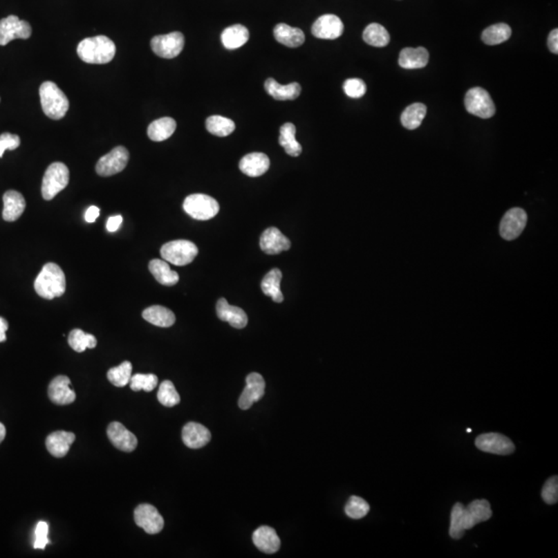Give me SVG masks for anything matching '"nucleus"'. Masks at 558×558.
Masks as SVG:
<instances>
[{
  "label": "nucleus",
  "instance_id": "ea45409f",
  "mask_svg": "<svg viewBox=\"0 0 558 558\" xmlns=\"http://www.w3.org/2000/svg\"><path fill=\"white\" fill-rule=\"evenodd\" d=\"M131 371H133V365L129 361H124L119 366L111 369L106 373V378H108L109 382L115 387L122 388L131 382Z\"/></svg>",
  "mask_w": 558,
  "mask_h": 558
},
{
  "label": "nucleus",
  "instance_id": "72a5a7b5",
  "mask_svg": "<svg viewBox=\"0 0 558 558\" xmlns=\"http://www.w3.org/2000/svg\"><path fill=\"white\" fill-rule=\"evenodd\" d=\"M282 279V273L279 269H272L267 273L266 277L262 280L261 288L266 296L271 297L272 300L277 303H281L283 301V295L280 290V282Z\"/></svg>",
  "mask_w": 558,
  "mask_h": 558
},
{
  "label": "nucleus",
  "instance_id": "20e7f679",
  "mask_svg": "<svg viewBox=\"0 0 558 558\" xmlns=\"http://www.w3.org/2000/svg\"><path fill=\"white\" fill-rule=\"evenodd\" d=\"M70 181V171L62 162H53L44 175L41 183V194L46 201H51L62 190H64Z\"/></svg>",
  "mask_w": 558,
  "mask_h": 558
},
{
  "label": "nucleus",
  "instance_id": "3c124183",
  "mask_svg": "<svg viewBox=\"0 0 558 558\" xmlns=\"http://www.w3.org/2000/svg\"><path fill=\"white\" fill-rule=\"evenodd\" d=\"M548 48L552 53H558V30L557 28L553 29L549 35Z\"/></svg>",
  "mask_w": 558,
  "mask_h": 558
},
{
  "label": "nucleus",
  "instance_id": "4be33fe9",
  "mask_svg": "<svg viewBox=\"0 0 558 558\" xmlns=\"http://www.w3.org/2000/svg\"><path fill=\"white\" fill-rule=\"evenodd\" d=\"M270 167V160L266 154L261 152L246 154L239 162V168L243 174L250 177H259L264 175Z\"/></svg>",
  "mask_w": 558,
  "mask_h": 558
},
{
  "label": "nucleus",
  "instance_id": "473e14b6",
  "mask_svg": "<svg viewBox=\"0 0 558 558\" xmlns=\"http://www.w3.org/2000/svg\"><path fill=\"white\" fill-rule=\"evenodd\" d=\"M149 271L154 275V279L158 280L160 284L166 286H175L179 281L178 273L170 268L168 262L165 260L150 261Z\"/></svg>",
  "mask_w": 558,
  "mask_h": 558
},
{
  "label": "nucleus",
  "instance_id": "c9c22d12",
  "mask_svg": "<svg viewBox=\"0 0 558 558\" xmlns=\"http://www.w3.org/2000/svg\"><path fill=\"white\" fill-rule=\"evenodd\" d=\"M511 35V27L505 23H499V24L489 26L483 31L482 41L488 46L499 45V44L507 41Z\"/></svg>",
  "mask_w": 558,
  "mask_h": 558
},
{
  "label": "nucleus",
  "instance_id": "cd10ccee",
  "mask_svg": "<svg viewBox=\"0 0 558 558\" xmlns=\"http://www.w3.org/2000/svg\"><path fill=\"white\" fill-rule=\"evenodd\" d=\"M265 89L269 95L277 100H294L298 98L301 93V85L299 83L281 85L273 78L267 79Z\"/></svg>",
  "mask_w": 558,
  "mask_h": 558
},
{
  "label": "nucleus",
  "instance_id": "603ef678",
  "mask_svg": "<svg viewBox=\"0 0 558 558\" xmlns=\"http://www.w3.org/2000/svg\"><path fill=\"white\" fill-rule=\"evenodd\" d=\"M98 216H100V208L96 206H91L85 213V221L87 223H94Z\"/></svg>",
  "mask_w": 558,
  "mask_h": 558
},
{
  "label": "nucleus",
  "instance_id": "6e6d98bb",
  "mask_svg": "<svg viewBox=\"0 0 558 558\" xmlns=\"http://www.w3.org/2000/svg\"><path fill=\"white\" fill-rule=\"evenodd\" d=\"M467 432H468V434H469V432H472V429H470V428H468Z\"/></svg>",
  "mask_w": 558,
  "mask_h": 558
},
{
  "label": "nucleus",
  "instance_id": "de8ad7c7",
  "mask_svg": "<svg viewBox=\"0 0 558 558\" xmlns=\"http://www.w3.org/2000/svg\"><path fill=\"white\" fill-rule=\"evenodd\" d=\"M20 138L14 133H3L0 135V158L6 150H15L20 146Z\"/></svg>",
  "mask_w": 558,
  "mask_h": 558
},
{
  "label": "nucleus",
  "instance_id": "9b49d317",
  "mask_svg": "<svg viewBox=\"0 0 558 558\" xmlns=\"http://www.w3.org/2000/svg\"><path fill=\"white\" fill-rule=\"evenodd\" d=\"M476 448L483 452L495 455H510L515 451V445L507 436L501 434H484L476 438Z\"/></svg>",
  "mask_w": 558,
  "mask_h": 558
},
{
  "label": "nucleus",
  "instance_id": "b1692460",
  "mask_svg": "<svg viewBox=\"0 0 558 558\" xmlns=\"http://www.w3.org/2000/svg\"><path fill=\"white\" fill-rule=\"evenodd\" d=\"M75 440L76 436L74 434L60 430L48 436L46 438V447L52 456L62 458L68 454Z\"/></svg>",
  "mask_w": 558,
  "mask_h": 558
},
{
  "label": "nucleus",
  "instance_id": "5701e85b",
  "mask_svg": "<svg viewBox=\"0 0 558 558\" xmlns=\"http://www.w3.org/2000/svg\"><path fill=\"white\" fill-rule=\"evenodd\" d=\"M254 546L267 555L277 553L280 548V539L275 528L270 526H261L252 534Z\"/></svg>",
  "mask_w": 558,
  "mask_h": 558
},
{
  "label": "nucleus",
  "instance_id": "f3484780",
  "mask_svg": "<svg viewBox=\"0 0 558 558\" xmlns=\"http://www.w3.org/2000/svg\"><path fill=\"white\" fill-rule=\"evenodd\" d=\"M71 380L66 375H58L48 387L50 400L57 405L71 404L76 400V393L71 389Z\"/></svg>",
  "mask_w": 558,
  "mask_h": 558
},
{
  "label": "nucleus",
  "instance_id": "37998d69",
  "mask_svg": "<svg viewBox=\"0 0 558 558\" xmlns=\"http://www.w3.org/2000/svg\"><path fill=\"white\" fill-rule=\"evenodd\" d=\"M158 384V378L156 374H141L138 373L131 376L129 386L135 392L144 390L145 392H151L156 388Z\"/></svg>",
  "mask_w": 558,
  "mask_h": 558
},
{
  "label": "nucleus",
  "instance_id": "49530a36",
  "mask_svg": "<svg viewBox=\"0 0 558 558\" xmlns=\"http://www.w3.org/2000/svg\"><path fill=\"white\" fill-rule=\"evenodd\" d=\"M542 499L548 505H555L558 501V478L557 476H551L542 489Z\"/></svg>",
  "mask_w": 558,
  "mask_h": 558
},
{
  "label": "nucleus",
  "instance_id": "79ce46f5",
  "mask_svg": "<svg viewBox=\"0 0 558 558\" xmlns=\"http://www.w3.org/2000/svg\"><path fill=\"white\" fill-rule=\"evenodd\" d=\"M158 399L165 407H173L180 402V395L171 380H164L158 389Z\"/></svg>",
  "mask_w": 558,
  "mask_h": 558
},
{
  "label": "nucleus",
  "instance_id": "2f4dec72",
  "mask_svg": "<svg viewBox=\"0 0 558 558\" xmlns=\"http://www.w3.org/2000/svg\"><path fill=\"white\" fill-rule=\"evenodd\" d=\"M279 142L288 156L297 158L302 152V146L296 140V127L292 123L286 122L280 127Z\"/></svg>",
  "mask_w": 558,
  "mask_h": 558
},
{
  "label": "nucleus",
  "instance_id": "8fccbe9b",
  "mask_svg": "<svg viewBox=\"0 0 558 558\" xmlns=\"http://www.w3.org/2000/svg\"><path fill=\"white\" fill-rule=\"evenodd\" d=\"M121 223H122V216H121V215H115V216L109 217L108 221H106V230H108L110 233L116 232L117 230L119 229V227H120Z\"/></svg>",
  "mask_w": 558,
  "mask_h": 558
},
{
  "label": "nucleus",
  "instance_id": "f257e3e1",
  "mask_svg": "<svg viewBox=\"0 0 558 558\" xmlns=\"http://www.w3.org/2000/svg\"><path fill=\"white\" fill-rule=\"evenodd\" d=\"M77 53L86 64H106L114 58L116 46L108 37L97 35L83 39L77 48Z\"/></svg>",
  "mask_w": 558,
  "mask_h": 558
},
{
  "label": "nucleus",
  "instance_id": "09e8293b",
  "mask_svg": "<svg viewBox=\"0 0 558 558\" xmlns=\"http://www.w3.org/2000/svg\"><path fill=\"white\" fill-rule=\"evenodd\" d=\"M48 532H49V526H48L47 522L41 521L37 523V528H35V549H45L46 546L49 544Z\"/></svg>",
  "mask_w": 558,
  "mask_h": 558
},
{
  "label": "nucleus",
  "instance_id": "c756f323",
  "mask_svg": "<svg viewBox=\"0 0 558 558\" xmlns=\"http://www.w3.org/2000/svg\"><path fill=\"white\" fill-rule=\"evenodd\" d=\"M250 39L248 29L243 25L236 24L227 27L221 33V41L225 49L235 50L245 45Z\"/></svg>",
  "mask_w": 558,
  "mask_h": 558
},
{
  "label": "nucleus",
  "instance_id": "0eeeda50",
  "mask_svg": "<svg viewBox=\"0 0 558 558\" xmlns=\"http://www.w3.org/2000/svg\"><path fill=\"white\" fill-rule=\"evenodd\" d=\"M465 106L469 114L482 119L494 116L496 110L490 94L481 87H474L466 93Z\"/></svg>",
  "mask_w": 558,
  "mask_h": 558
},
{
  "label": "nucleus",
  "instance_id": "a19ab883",
  "mask_svg": "<svg viewBox=\"0 0 558 558\" xmlns=\"http://www.w3.org/2000/svg\"><path fill=\"white\" fill-rule=\"evenodd\" d=\"M463 512H465V505L461 503H455L452 512H451V524L449 534H450L451 538L454 539V540H459V539L463 538L465 532Z\"/></svg>",
  "mask_w": 558,
  "mask_h": 558
},
{
  "label": "nucleus",
  "instance_id": "9d476101",
  "mask_svg": "<svg viewBox=\"0 0 558 558\" xmlns=\"http://www.w3.org/2000/svg\"><path fill=\"white\" fill-rule=\"evenodd\" d=\"M32 33L30 24L10 15L0 20V46H6L14 39H27Z\"/></svg>",
  "mask_w": 558,
  "mask_h": 558
},
{
  "label": "nucleus",
  "instance_id": "c85d7f7f",
  "mask_svg": "<svg viewBox=\"0 0 558 558\" xmlns=\"http://www.w3.org/2000/svg\"><path fill=\"white\" fill-rule=\"evenodd\" d=\"M143 317L148 323L158 327L169 328L172 327L176 321L174 313L167 307L160 305H154L148 307L143 311Z\"/></svg>",
  "mask_w": 558,
  "mask_h": 558
},
{
  "label": "nucleus",
  "instance_id": "aec40b11",
  "mask_svg": "<svg viewBox=\"0 0 558 558\" xmlns=\"http://www.w3.org/2000/svg\"><path fill=\"white\" fill-rule=\"evenodd\" d=\"M217 317L223 322H227L236 329H243L248 323V317L243 309L232 306L225 298H221L216 304Z\"/></svg>",
  "mask_w": 558,
  "mask_h": 558
},
{
  "label": "nucleus",
  "instance_id": "423d86ee",
  "mask_svg": "<svg viewBox=\"0 0 558 558\" xmlns=\"http://www.w3.org/2000/svg\"><path fill=\"white\" fill-rule=\"evenodd\" d=\"M183 209L196 221H208L216 216L219 205L212 196L203 194H190L183 203Z\"/></svg>",
  "mask_w": 558,
  "mask_h": 558
},
{
  "label": "nucleus",
  "instance_id": "a878e982",
  "mask_svg": "<svg viewBox=\"0 0 558 558\" xmlns=\"http://www.w3.org/2000/svg\"><path fill=\"white\" fill-rule=\"evenodd\" d=\"M429 53L423 47L405 48L399 55V66L405 70H418L427 66Z\"/></svg>",
  "mask_w": 558,
  "mask_h": 558
},
{
  "label": "nucleus",
  "instance_id": "412c9836",
  "mask_svg": "<svg viewBox=\"0 0 558 558\" xmlns=\"http://www.w3.org/2000/svg\"><path fill=\"white\" fill-rule=\"evenodd\" d=\"M183 440L188 448L200 449L210 442L211 434L202 424L189 422L183 427Z\"/></svg>",
  "mask_w": 558,
  "mask_h": 558
},
{
  "label": "nucleus",
  "instance_id": "e433bc0d",
  "mask_svg": "<svg viewBox=\"0 0 558 558\" xmlns=\"http://www.w3.org/2000/svg\"><path fill=\"white\" fill-rule=\"evenodd\" d=\"M363 39L372 47H386L390 43V35L382 25L371 23L364 29Z\"/></svg>",
  "mask_w": 558,
  "mask_h": 558
},
{
  "label": "nucleus",
  "instance_id": "f704fd0d",
  "mask_svg": "<svg viewBox=\"0 0 558 558\" xmlns=\"http://www.w3.org/2000/svg\"><path fill=\"white\" fill-rule=\"evenodd\" d=\"M427 113V106L421 102L409 104L402 114L401 123L407 129H416L422 124Z\"/></svg>",
  "mask_w": 558,
  "mask_h": 558
},
{
  "label": "nucleus",
  "instance_id": "2eb2a0df",
  "mask_svg": "<svg viewBox=\"0 0 558 558\" xmlns=\"http://www.w3.org/2000/svg\"><path fill=\"white\" fill-rule=\"evenodd\" d=\"M265 380L258 372H252L246 378V387L240 396L238 404L241 409H248L258 402L265 394Z\"/></svg>",
  "mask_w": 558,
  "mask_h": 558
},
{
  "label": "nucleus",
  "instance_id": "7c9ffc66",
  "mask_svg": "<svg viewBox=\"0 0 558 558\" xmlns=\"http://www.w3.org/2000/svg\"><path fill=\"white\" fill-rule=\"evenodd\" d=\"M176 121L170 117L154 120L148 127L147 133L150 140L154 142H162L172 137L173 133L176 131Z\"/></svg>",
  "mask_w": 558,
  "mask_h": 558
},
{
  "label": "nucleus",
  "instance_id": "dca6fc26",
  "mask_svg": "<svg viewBox=\"0 0 558 558\" xmlns=\"http://www.w3.org/2000/svg\"><path fill=\"white\" fill-rule=\"evenodd\" d=\"M110 442L116 447L118 450L123 452H133L138 446L137 436L131 434L129 429L124 427L119 422H112L106 429Z\"/></svg>",
  "mask_w": 558,
  "mask_h": 558
},
{
  "label": "nucleus",
  "instance_id": "58836bf2",
  "mask_svg": "<svg viewBox=\"0 0 558 558\" xmlns=\"http://www.w3.org/2000/svg\"><path fill=\"white\" fill-rule=\"evenodd\" d=\"M68 344L77 353H83L86 348H94L97 340L93 334L85 333L83 330L74 329L68 335Z\"/></svg>",
  "mask_w": 558,
  "mask_h": 558
},
{
  "label": "nucleus",
  "instance_id": "6e6552de",
  "mask_svg": "<svg viewBox=\"0 0 558 558\" xmlns=\"http://www.w3.org/2000/svg\"><path fill=\"white\" fill-rule=\"evenodd\" d=\"M185 35L178 31L156 35L151 39V49L156 55L166 59L177 57L185 48Z\"/></svg>",
  "mask_w": 558,
  "mask_h": 558
},
{
  "label": "nucleus",
  "instance_id": "a211bd4d",
  "mask_svg": "<svg viewBox=\"0 0 558 558\" xmlns=\"http://www.w3.org/2000/svg\"><path fill=\"white\" fill-rule=\"evenodd\" d=\"M261 250L267 254H279L290 248V241L277 227H269L261 236Z\"/></svg>",
  "mask_w": 558,
  "mask_h": 558
},
{
  "label": "nucleus",
  "instance_id": "f03ea898",
  "mask_svg": "<svg viewBox=\"0 0 558 558\" xmlns=\"http://www.w3.org/2000/svg\"><path fill=\"white\" fill-rule=\"evenodd\" d=\"M35 290L41 298L52 300L66 292V280L62 269L55 263H48L35 281Z\"/></svg>",
  "mask_w": 558,
  "mask_h": 558
},
{
  "label": "nucleus",
  "instance_id": "39448f33",
  "mask_svg": "<svg viewBox=\"0 0 558 558\" xmlns=\"http://www.w3.org/2000/svg\"><path fill=\"white\" fill-rule=\"evenodd\" d=\"M198 250L194 242L188 240H175L162 245V258L175 266L190 264L198 256Z\"/></svg>",
  "mask_w": 558,
  "mask_h": 558
},
{
  "label": "nucleus",
  "instance_id": "6ab92c4d",
  "mask_svg": "<svg viewBox=\"0 0 558 558\" xmlns=\"http://www.w3.org/2000/svg\"><path fill=\"white\" fill-rule=\"evenodd\" d=\"M463 517H465V530H470L481 522L487 521L492 517L490 503L486 499H476L472 501L467 507H465Z\"/></svg>",
  "mask_w": 558,
  "mask_h": 558
},
{
  "label": "nucleus",
  "instance_id": "393cba45",
  "mask_svg": "<svg viewBox=\"0 0 558 558\" xmlns=\"http://www.w3.org/2000/svg\"><path fill=\"white\" fill-rule=\"evenodd\" d=\"M3 211L2 217L6 221H16L26 208L24 196L16 190H8L3 194Z\"/></svg>",
  "mask_w": 558,
  "mask_h": 558
},
{
  "label": "nucleus",
  "instance_id": "4c0bfd02",
  "mask_svg": "<svg viewBox=\"0 0 558 558\" xmlns=\"http://www.w3.org/2000/svg\"><path fill=\"white\" fill-rule=\"evenodd\" d=\"M235 123L231 119L214 115L207 118L206 129L216 137H227L235 131Z\"/></svg>",
  "mask_w": 558,
  "mask_h": 558
},
{
  "label": "nucleus",
  "instance_id": "a18cd8bd",
  "mask_svg": "<svg viewBox=\"0 0 558 558\" xmlns=\"http://www.w3.org/2000/svg\"><path fill=\"white\" fill-rule=\"evenodd\" d=\"M366 84L358 78L348 79L344 82V91L348 97L360 98L366 93Z\"/></svg>",
  "mask_w": 558,
  "mask_h": 558
},
{
  "label": "nucleus",
  "instance_id": "864d4df0",
  "mask_svg": "<svg viewBox=\"0 0 558 558\" xmlns=\"http://www.w3.org/2000/svg\"><path fill=\"white\" fill-rule=\"evenodd\" d=\"M8 329V323L6 319L0 317V342H4L6 340V332Z\"/></svg>",
  "mask_w": 558,
  "mask_h": 558
},
{
  "label": "nucleus",
  "instance_id": "ddd939ff",
  "mask_svg": "<svg viewBox=\"0 0 558 558\" xmlns=\"http://www.w3.org/2000/svg\"><path fill=\"white\" fill-rule=\"evenodd\" d=\"M135 522L149 534H156L164 530V518L156 507L148 503H142L136 508Z\"/></svg>",
  "mask_w": 558,
  "mask_h": 558
},
{
  "label": "nucleus",
  "instance_id": "f8f14e48",
  "mask_svg": "<svg viewBox=\"0 0 558 558\" xmlns=\"http://www.w3.org/2000/svg\"><path fill=\"white\" fill-rule=\"evenodd\" d=\"M528 223V214L521 208H512L503 215L499 225V233L503 239L515 240L523 232Z\"/></svg>",
  "mask_w": 558,
  "mask_h": 558
},
{
  "label": "nucleus",
  "instance_id": "4468645a",
  "mask_svg": "<svg viewBox=\"0 0 558 558\" xmlns=\"http://www.w3.org/2000/svg\"><path fill=\"white\" fill-rule=\"evenodd\" d=\"M344 25L335 15H323L313 23L311 32L317 39H336L344 33Z\"/></svg>",
  "mask_w": 558,
  "mask_h": 558
},
{
  "label": "nucleus",
  "instance_id": "bb28decb",
  "mask_svg": "<svg viewBox=\"0 0 558 558\" xmlns=\"http://www.w3.org/2000/svg\"><path fill=\"white\" fill-rule=\"evenodd\" d=\"M275 39L281 45L288 48H298L305 41L304 32L300 28L292 27L290 25L279 23L275 27Z\"/></svg>",
  "mask_w": 558,
  "mask_h": 558
},
{
  "label": "nucleus",
  "instance_id": "5fc2aeb1",
  "mask_svg": "<svg viewBox=\"0 0 558 558\" xmlns=\"http://www.w3.org/2000/svg\"><path fill=\"white\" fill-rule=\"evenodd\" d=\"M6 427H4L3 424L0 423V444L3 442L4 438H6Z\"/></svg>",
  "mask_w": 558,
  "mask_h": 558
},
{
  "label": "nucleus",
  "instance_id": "7ed1b4c3",
  "mask_svg": "<svg viewBox=\"0 0 558 558\" xmlns=\"http://www.w3.org/2000/svg\"><path fill=\"white\" fill-rule=\"evenodd\" d=\"M41 108L49 118L59 120L66 116L70 102L59 87L51 81L43 83L39 87Z\"/></svg>",
  "mask_w": 558,
  "mask_h": 558
},
{
  "label": "nucleus",
  "instance_id": "1a4fd4ad",
  "mask_svg": "<svg viewBox=\"0 0 558 558\" xmlns=\"http://www.w3.org/2000/svg\"><path fill=\"white\" fill-rule=\"evenodd\" d=\"M129 150L123 146H118L98 160L95 168L96 173L102 177L118 174L124 170L129 164Z\"/></svg>",
  "mask_w": 558,
  "mask_h": 558
},
{
  "label": "nucleus",
  "instance_id": "c03bdc74",
  "mask_svg": "<svg viewBox=\"0 0 558 558\" xmlns=\"http://www.w3.org/2000/svg\"><path fill=\"white\" fill-rule=\"evenodd\" d=\"M371 507L369 503L365 499H361L359 496H351L348 499V503L346 505V515L352 519H362L363 517L369 514Z\"/></svg>",
  "mask_w": 558,
  "mask_h": 558
}]
</instances>
